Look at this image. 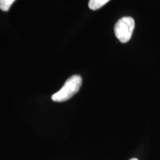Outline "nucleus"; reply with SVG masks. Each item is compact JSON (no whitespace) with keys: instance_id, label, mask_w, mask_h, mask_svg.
Instances as JSON below:
<instances>
[{"instance_id":"1","label":"nucleus","mask_w":160,"mask_h":160,"mask_svg":"<svg viewBox=\"0 0 160 160\" xmlns=\"http://www.w3.org/2000/svg\"><path fill=\"white\" fill-rule=\"evenodd\" d=\"M82 83V79L79 75H73L64 84L61 89L52 96V100L57 102H62L71 99L78 91Z\"/></svg>"},{"instance_id":"2","label":"nucleus","mask_w":160,"mask_h":160,"mask_svg":"<svg viewBox=\"0 0 160 160\" xmlns=\"http://www.w3.org/2000/svg\"><path fill=\"white\" fill-rule=\"evenodd\" d=\"M135 27L134 19L132 17H125L118 20L114 26L116 37L122 43H126L131 39Z\"/></svg>"},{"instance_id":"3","label":"nucleus","mask_w":160,"mask_h":160,"mask_svg":"<svg viewBox=\"0 0 160 160\" xmlns=\"http://www.w3.org/2000/svg\"><path fill=\"white\" fill-rule=\"evenodd\" d=\"M110 0H89L88 6L90 9L96 11V10H98L103 7Z\"/></svg>"},{"instance_id":"4","label":"nucleus","mask_w":160,"mask_h":160,"mask_svg":"<svg viewBox=\"0 0 160 160\" xmlns=\"http://www.w3.org/2000/svg\"><path fill=\"white\" fill-rule=\"evenodd\" d=\"M16 0H0V9L3 11H8Z\"/></svg>"},{"instance_id":"5","label":"nucleus","mask_w":160,"mask_h":160,"mask_svg":"<svg viewBox=\"0 0 160 160\" xmlns=\"http://www.w3.org/2000/svg\"><path fill=\"white\" fill-rule=\"evenodd\" d=\"M130 160H139V159H137V158H133V159H130Z\"/></svg>"}]
</instances>
